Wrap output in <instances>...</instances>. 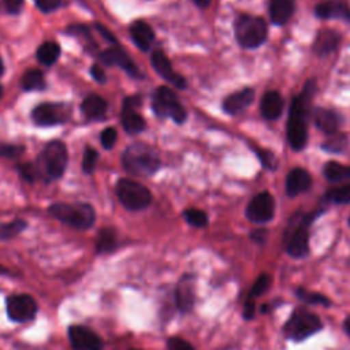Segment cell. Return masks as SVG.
Masks as SVG:
<instances>
[{"label": "cell", "mask_w": 350, "mask_h": 350, "mask_svg": "<svg viewBox=\"0 0 350 350\" xmlns=\"http://www.w3.org/2000/svg\"><path fill=\"white\" fill-rule=\"evenodd\" d=\"M283 107H284V101H283L282 96L275 90L267 92L262 96L261 104H260L261 115L267 120H275V119L280 118V115L283 112Z\"/></svg>", "instance_id": "cell-21"}, {"label": "cell", "mask_w": 350, "mask_h": 350, "mask_svg": "<svg viewBox=\"0 0 350 350\" xmlns=\"http://www.w3.org/2000/svg\"><path fill=\"white\" fill-rule=\"evenodd\" d=\"M323 174L329 182H342L350 179V165H343L336 161H328L323 168Z\"/></svg>", "instance_id": "cell-29"}, {"label": "cell", "mask_w": 350, "mask_h": 350, "mask_svg": "<svg viewBox=\"0 0 350 350\" xmlns=\"http://www.w3.org/2000/svg\"><path fill=\"white\" fill-rule=\"evenodd\" d=\"M183 219L186 223L196 228H204L208 224V215L197 208H187L183 211Z\"/></svg>", "instance_id": "cell-34"}, {"label": "cell", "mask_w": 350, "mask_h": 350, "mask_svg": "<svg viewBox=\"0 0 350 350\" xmlns=\"http://www.w3.org/2000/svg\"><path fill=\"white\" fill-rule=\"evenodd\" d=\"M138 107H141L139 96H129L123 100L120 120L123 129L129 134H138L142 130H145V119L137 111Z\"/></svg>", "instance_id": "cell-15"}, {"label": "cell", "mask_w": 350, "mask_h": 350, "mask_svg": "<svg viewBox=\"0 0 350 350\" xmlns=\"http://www.w3.org/2000/svg\"><path fill=\"white\" fill-rule=\"evenodd\" d=\"M67 161H68V153H67L66 144L55 139L45 145L44 150L38 156L37 167L40 174H42V176L46 180H55L64 174Z\"/></svg>", "instance_id": "cell-6"}, {"label": "cell", "mask_w": 350, "mask_h": 350, "mask_svg": "<svg viewBox=\"0 0 350 350\" xmlns=\"http://www.w3.org/2000/svg\"><path fill=\"white\" fill-rule=\"evenodd\" d=\"M3 72H4V64H3V60L0 57V77L3 75Z\"/></svg>", "instance_id": "cell-52"}, {"label": "cell", "mask_w": 350, "mask_h": 350, "mask_svg": "<svg viewBox=\"0 0 350 350\" xmlns=\"http://www.w3.org/2000/svg\"><path fill=\"white\" fill-rule=\"evenodd\" d=\"M115 190L120 204L127 211L137 212L146 209L153 200L152 193L146 186L129 178H120L116 183Z\"/></svg>", "instance_id": "cell-7"}, {"label": "cell", "mask_w": 350, "mask_h": 350, "mask_svg": "<svg viewBox=\"0 0 350 350\" xmlns=\"http://www.w3.org/2000/svg\"><path fill=\"white\" fill-rule=\"evenodd\" d=\"M323 200L327 201V202H334V204H347V202H350V183L329 189L324 194Z\"/></svg>", "instance_id": "cell-33"}, {"label": "cell", "mask_w": 350, "mask_h": 350, "mask_svg": "<svg viewBox=\"0 0 350 350\" xmlns=\"http://www.w3.org/2000/svg\"><path fill=\"white\" fill-rule=\"evenodd\" d=\"M68 33H72L75 37L82 38V42L86 48H96V42L90 37V33L83 25H72L68 27Z\"/></svg>", "instance_id": "cell-37"}, {"label": "cell", "mask_w": 350, "mask_h": 350, "mask_svg": "<svg viewBox=\"0 0 350 350\" xmlns=\"http://www.w3.org/2000/svg\"><path fill=\"white\" fill-rule=\"evenodd\" d=\"M254 100V90L250 88H245L238 90L230 96H227L223 101V109L228 115H239L242 113Z\"/></svg>", "instance_id": "cell-18"}, {"label": "cell", "mask_w": 350, "mask_h": 350, "mask_svg": "<svg viewBox=\"0 0 350 350\" xmlns=\"http://www.w3.org/2000/svg\"><path fill=\"white\" fill-rule=\"evenodd\" d=\"M97 159H98L97 150L90 148V146H88L85 149V152H83V159H82V170H83V172L92 174L94 171Z\"/></svg>", "instance_id": "cell-38"}, {"label": "cell", "mask_w": 350, "mask_h": 350, "mask_svg": "<svg viewBox=\"0 0 350 350\" xmlns=\"http://www.w3.org/2000/svg\"><path fill=\"white\" fill-rule=\"evenodd\" d=\"M294 12V0H269V15L275 25H284Z\"/></svg>", "instance_id": "cell-25"}, {"label": "cell", "mask_w": 350, "mask_h": 350, "mask_svg": "<svg viewBox=\"0 0 350 350\" xmlns=\"http://www.w3.org/2000/svg\"><path fill=\"white\" fill-rule=\"evenodd\" d=\"M81 109L89 119H100L107 111V101L98 94H89L83 98Z\"/></svg>", "instance_id": "cell-27"}, {"label": "cell", "mask_w": 350, "mask_h": 350, "mask_svg": "<svg viewBox=\"0 0 350 350\" xmlns=\"http://www.w3.org/2000/svg\"><path fill=\"white\" fill-rule=\"evenodd\" d=\"M90 74L100 83H104L107 81V75H105V72H104V70H103V67L100 64H93L90 67Z\"/></svg>", "instance_id": "cell-46"}, {"label": "cell", "mask_w": 350, "mask_h": 350, "mask_svg": "<svg viewBox=\"0 0 350 350\" xmlns=\"http://www.w3.org/2000/svg\"><path fill=\"white\" fill-rule=\"evenodd\" d=\"M22 3H23V0H4V5H5L7 11L11 14L19 12Z\"/></svg>", "instance_id": "cell-48"}, {"label": "cell", "mask_w": 350, "mask_h": 350, "mask_svg": "<svg viewBox=\"0 0 350 350\" xmlns=\"http://www.w3.org/2000/svg\"><path fill=\"white\" fill-rule=\"evenodd\" d=\"M246 217L256 224H264L272 220L275 215V201L268 191L256 194L246 206Z\"/></svg>", "instance_id": "cell-14"}, {"label": "cell", "mask_w": 350, "mask_h": 350, "mask_svg": "<svg viewBox=\"0 0 350 350\" xmlns=\"http://www.w3.org/2000/svg\"><path fill=\"white\" fill-rule=\"evenodd\" d=\"M269 286H271V276L268 273H265V272L260 273L257 276V279L254 280V283L252 284V288H250V291H249L246 298H250V299L256 301V298L262 295L269 288Z\"/></svg>", "instance_id": "cell-35"}, {"label": "cell", "mask_w": 350, "mask_h": 350, "mask_svg": "<svg viewBox=\"0 0 350 350\" xmlns=\"http://www.w3.org/2000/svg\"><path fill=\"white\" fill-rule=\"evenodd\" d=\"M323 323L320 317L306 308H297L291 312L287 321L283 324V334L293 342H304L312 335L320 332Z\"/></svg>", "instance_id": "cell-5"}, {"label": "cell", "mask_w": 350, "mask_h": 350, "mask_svg": "<svg viewBox=\"0 0 350 350\" xmlns=\"http://www.w3.org/2000/svg\"><path fill=\"white\" fill-rule=\"evenodd\" d=\"M295 295L299 301H302L306 305H321L324 308H328L331 305V299L327 295L317 291L308 290L305 287H297Z\"/></svg>", "instance_id": "cell-30"}, {"label": "cell", "mask_w": 350, "mask_h": 350, "mask_svg": "<svg viewBox=\"0 0 350 350\" xmlns=\"http://www.w3.org/2000/svg\"><path fill=\"white\" fill-rule=\"evenodd\" d=\"M175 306L180 314H189L196 305V275L183 273L174 290Z\"/></svg>", "instance_id": "cell-12"}, {"label": "cell", "mask_w": 350, "mask_h": 350, "mask_svg": "<svg viewBox=\"0 0 350 350\" xmlns=\"http://www.w3.org/2000/svg\"><path fill=\"white\" fill-rule=\"evenodd\" d=\"M1 96H3V86L0 85V98H1Z\"/></svg>", "instance_id": "cell-53"}, {"label": "cell", "mask_w": 350, "mask_h": 350, "mask_svg": "<svg viewBox=\"0 0 350 350\" xmlns=\"http://www.w3.org/2000/svg\"><path fill=\"white\" fill-rule=\"evenodd\" d=\"M0 276H11V278H15V273H14L11 269H8L7 267H4V265L0 264Z\"/></svg>", "instance_id": "cell-49"}, {"label": "cell", "mask_w": 350, "mask_h": 350, "mask_svg": "<svg viewBox=\"0 0 350 350\" xmlns=\"http://www.w3.org/2000/svg\"><path fill=\"white\" fill-rule=\"evenodd\" d=\"M100 60L107 66H118L131 77H139V70L130 56L119 46H111L98 55Z\"/></svg>", "instance_id": "cell-17"}, {"label": "cell", "mask_w": 350, "mask_h": 350, "mask_svg": "<svg viewBox=\"0 0 350 350\" xmlns=\"http://www.w3.org/2000/svg\"><path fill=\"white\" fill-rule=\"evenodd\" d=\"M70 113L71 109L67 104L42 103L33 109L31 118L37 126H55L67 122Z\"/></svg>", "instance_id": "cell-11"}, {"label": "cell", "mask_w": 350, "mask_h": 350, "mask_svg": "<svg viewBox=\"0 0 350 350\" xmlns=\"http://www.w3.org/2000/svg\"><path fill=\"white\" fill-rule=\"evenodd\" d=\"M152 108L160 118L171 116L178 124L186 120V111L179 103L176 94L167 86H160L152 96Z\"/></svg>", "instance_id": "cell-9"}, {"label": "cell", "mask_w": 350, "mask_h": 350, "mask_svg": "<svg viewBox=\"0 0 350 350\" xmlns=\"http://www.w3.org/2000/svg\"><path fill=\"white\" fill-rule=\"evenodd\" d=\"M314 123L325 134H334L338 131L340 124V116L338 112L329 108L314 109Z\"/></svg>", "instance_id": "cell-23"}, {"label": "cell", "mask_w": 350, "mask_h": 350, "mask_svg": "<svg viewBox=\"0 0 350 350\" xmlns=\"http://www.w3.org/2000/svg\"><path fill=\"white\" fill-rule=\"evenodd\" d=\"M27 227V221L23 219H14L8 223H0V241H10L18 237Z\"/></svg>", "instance_id": "cell-32"}, {"label": "cell", "mask_w": 350, "mask_h": 350, "mask_svg": "<svg viewBox=\"0 0 350 350\" xmlns=\"http://www.w3.org/2000/svg\"><path fill=\"white\" fill-rule=\"evenodd\" d=\"M267 235H268V231L265 228H257V230H253L250 232V239L254 241L256 243H264L265 239H267Z\"/></svg>", "instance_id": "cell-47"}, {"label": "cell", "mask_w": 350, "mask_h": 350, "mask_svg": "<svg viewBox=\"0 0 350 350\" xmlns=\"http://www.w3.org/2000/svg\"><path fill=\"white\" fill-rule=\"evenodd\" d=\"M36 56H37V59H38V62L41 64L51 66V64H53L59 59V56H60V46L55 41H46V42L41 44L37 48Z\"/></svg>", "instance_id": "cell-28"}, {"label": "cell", "mask_w": 350, "mask_h": 350, "mask_svg": "<svg viewBox=\"0 0 350 350\" xmlns=\"http://www.w3.org/2000/svg\"><path fill=\"white\" fill-rule=\"evenodd\" d=\"M314 12L321 19H342L350 22V10L340 0H327L319 3Z\"/></svg>", "instance_id": "cell-20"}, {"label": "cell", "mask_w": 350, "mask_h": 350, "mask_svg": "<svg viewBox=\"0 0 350 350\" xmlns=\"http://www.w3.org/2000/svg\"><path fill=\"white\" fill-rule=\"evenodd\" d=\"M129 350H139V349H129Z\"/></svg>", "instance_id": "cell-54"}, {"label": "cell", "mask_w": 350, "mask_h": 350, "mask_svg": "<svg viewBox=\"0 0 350 350\" xmlns=\"http://www.w3.org/2000/svg\"><path fill=\"white\" fill-rule=\"evenodd\" d=\"M37 8L42 12H52L57 10L62 4L60 0H34Z\"/></svg>", "instance_id": "cell-43"}, {"label": "cell", "mask_w": 350, "mask_h": 350, "mask_svg": "<svg viewBox=\"0 0 350 350\" xmlns=\"http://www.w3.org/2000/svg\"><path fill=\"white\" fill-rule=\"evenodd\" d=\"M314 92V81H308L304 90L293 98L287 120V138L294 150H301L308 141V118Z\"/></svg>", "instance_id": "cell-1"}, {"label": "cell", "mask_w": 350, "mask_h": 350, "mask_svg": "<svg viewBox=\"0 0 350 350\" xmlns=\"http://www.w3.org/2000/svg\"><path fill=\"white\" fill-rule=\"evenodd\" d=\"M349 226H350V216H349Z\"/></svg>", "instance_id": "cell-55"}, {"label": "cell", "mask_w": 350, "mask_h": 350, "mask_svg": "<svg viewBox=\"0 0 350 350\" xmlns=\"http://www.w3.org/2000/svg\"><path fill=\"white\" fill-rule=\"evenodd\" d=\"M22 153H23V146L10 145V144H0V157L18 159Z\"/></svg>", "instance_id": "cell-41"}, {"label": "cell", "mask_w": 350, "mask_h": 350, "mask_svg": "<svg viewBox=\"0 0 350 350\" xmlns=\"http://www.w3.org/2000/svg\"><path fill=\"white\" fill-rule=\"evenodd\" d=\"M119 239L118 234L111 227H104L97 232L94 241V252L96 254H109L118 249Z\"/></svg>", "instance_id": "cell-24"}, {"label": "cell", "mask_w": 350, "mask_h": 350, "mask_svg": "<svg viewBox=\"0 0 350 350\" xmlns=\"http://www.w3.org/2000/svg\"><path fill=\"white\" fill-rule=\"evenodd\" d=\"M343 329H345V332L347 334V336L350 338V314L345 319V321H343Z\"/></svg>", "instance_id": "cell-50"}, {"label": "cell", "mask_w": 350, "mask_h": 350, "mask_svg": "<svg viewBox=\"0 0 350 350\" xmlns=\"http://www.w3.org/2000/svg\"><path fill=\"white\" fill-rule=\"evenodd\" d=\"M130 36H131L134 44L141 51L150 49V46L154 41V33H153L152 27L144 21H135L131 23Z\"/></svg>", "instance_id": "cell-22"}, {"label": "cell", "mask_w": 350, "mask_h": 350, "mask_svg": "<svg viewBox=\"0 0 350 350\" xmlns=\"http://www.w3.org/2000/svg\"><path fill=\"white\" fill-rule=\"evenodd\" d=\"M312 186V178L304 168H293L286 178V193L290 197H295L308 191Z\"/></svg>", "instance_id": "cell-19"}, {"label": "cell", "mask_w": 350, "mask_h": 350, "mask_svg": "<svg viewBox=\"0 0 350 350\" xmlns=\"http://www.w3.org/2000/svg\"><path fill=\"white\" fill-rule=\"evenodd\" d=\"M340 37L334 30H321L314 40V52L320 56H325L334 52L339 45Z\"/></svg>", "instance_id": "cell-26"}, {"label": "cell", "mask_w": 350, "mask_h": 350, "mask_svg": "<svg viewBox=\"0 0 350 350\" xmlns=\"http://www.w3.org/2000/svg\"><path fill=\"white\" fill-rule=\"evenodd\" d=\"M19 170V174L21 176L26 180V182H34L38 175H40V171H38V167L31 164V163H25V164H21L18 167Z\"/></svg>", "instance_id": "cell-40"}, {"label": "cell", "mask_w": 350, "mask_h": 350, "mask_svg": "<svg viewBox=\"0 0 350 350\" xmlns=\"http://www.w3.org/2000/svg\"><path fill=\"white\" fill-rule=\"evenodd\" d=\"M256 313V301L246 298L243 302V308H242V316L245 320H252L254 317Z\"/></svg>", "instance_id": "cell-44"}, {"label": "cell", "mask_w": 350, "mask_h": 350, "mask_svg": "<svg viewBox=\"0 0 350 350\" xmlns=\"http://www.w3.org/2000/svg\"><path fill=\"white\" fill-rule=\"evenodd\" d=\"M193 1H194L196 5H198L201 8H205V7H208L211 4L212 0H193Z\"/></svg>", "instance_id": "cell-51"}, {"label": "cell", "mask_w": 350, "mask_h": 350, "mask_svg": "<svg viewBox=\"0 0 350 350\" xmlns=\"http://www.w3.org/2000/svg\"><path fill=\"white\" fill-rule=\"evenodd\" d=\"M152 66L156 70V72L164 78L167 82H171L174 86H176L178 89H185L186 88V79L176 74L175 70L172 68V64L170 62V59L167 57V55L161 51V49H156L152 53Z\"/></svg>", "instance_id": "cell-16"}, {"label": "cell", "mask_w": 350, "mask_h": 350, "mask_svg": "<svg viewBox=\"0 0 350 350\" xmlns=\"http://www.w3.org/2000/svg\"><path fill=\"white\" fill-rule=\"evenodd\" d=\"M320 213V211H313L310 213L295 215L290 220L283 237L284 250L288 256L293 258H304L309 254L310 226Z\"/></svg>", "instance_id": "cell-2"}, {"label": "cell", "mask_w": 350, "mask_h": 350, "mask_svg": "<svg viewBox=\"0 0 350 350\" xmlns=\"http://www.w3.org/2000/svg\"><path fill=\"white\" fill-rule=\"evenodd\" d=\"M347 146V137L345 134H329V137L327 138V141L323 144V149L332 152V153H338L345 150V148Z\"/></svg>", "instance_id": "cell-36"}, {"label": "cell", "mask_w": 350, "mask_h": 350, "mask_svg": "<svg viewBox=\"0 0 350 350\" xmlns=\"http://www.w3.org/2000/svg\"><path fill=\"white\" fill-rule=\"evenodd\" d=\"M257 154L264 167H267V168L275 167V156L272 153H269L268 150H257Z\"/></svg>", "instance_id": "cell-45"}, {"label": "cell", "mask_w": 350, "mask_h": 350, "mask_svg": "<svg viewBox=\"0 0 350 350\" xmlns=\"http://www.w3.org/2000/svg\"><path fill=\"white\" fill-rule=\"evenodd\" d=\"M67 335L74 350H104L101 336L86 325L72 324L67 328Z\"/></svg>", "instance_id": "cell-13"}, {"label": "cell", "mask_w": 350, "mask_h": 350, "mask_svg": "<svg viewBox=\"0 0 350 350\" xmlns=\"http://www.w3.org/2000/svg\"><path fill=\"white\" fill-rule=\"evenodd\" d=\"M124 170L133 175L148 176L154 174L160 167V157L154 148L144 142L129 145L122 154Z\"/></svg>", "instance_id": "cell-3"}, {"label": "cell", "mask_w": 350, "mask_h": 350, "mask_svg": "<svg viewBox=\"0 0 350 350\" xmlns=\"http://www.w3.org/2000/svg\"><path fill=\"white\" fill-rule=\"evenodd\" d=\"M45 86V77L38 68H30L22 77V88L25 90H42Z\"/></svg>", "instance_id": "cell-31"}, {"label": "cell", "mask_w": 350, "mask_h": 350, "mask_svg": "<svg viewBox=\"0 0 350 350\" xmlns=\"http://www.w3.org/2000/svg\"><path fill=\"white\" fill-rule=\"evenodd\" d=\"M268 29L262 18L241 15L235 23V37L241 46L254 49L267 40Z\"/></svg>", "instance_id": "cell-8"}, {"label": "cell", "mask_w": 350, "mask_h": 350, "mask_svg": "<svg viewBox=\"0 0 350 350\" xmlns=\"http://www.w3.org/2000/svg\"><path fill=\"white\" fill-rule=\"evenodd\" d=\"M38 312L37 301L26 293L11 294L5 298V313L12 323L23 324L33 321Z\"/></svg>", "instance_id": "cell-10"}, {"label": "cell", "mask_w": 350, "mask_h": 350, "mask_svg": "<svg viewBox=\"0 0 350 350\" xmlns=\"http://www.w3.org/2000/svg\"><path fill=\"white\" fill-rule=\"evenodd\" d=\"M116 130L113 127H107L101 131L100 134V141H101V145L105 148V149H111L115 142H116Z\"/></svg>", "instance_id": "cell-42"}, {"label": "cell", "mask_w": 350, "mask_h": 350, "mask_svg": "<svg viewBox=\"0 0 350 350\" xmlns=\"http://www.w3.org/2000/svg\"><path fill=\"white\" fill-rule=\"evenodd\" d=\"M165 346L167 350H196L194 346L182 336H168Z\"/></svg>", "instance_id": "cell-39"}, {"label": "cell", "mask_w": 350, "mask_h": 350, "mask_svg": "<svg viewBox=\"0 0 350 350\" xmlns=\"http://www.w3.org/2000/svg\"><path fill=\"white\" fill-rule=\"evenodd\" d=\"M48 213L60 223L82 231L90 228L96 221V211L86 202H55L49 205Z\"/></svg>", "instance_id": "cell-4"}]
</instances>
